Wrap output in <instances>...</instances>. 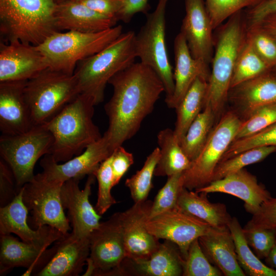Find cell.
<instances>
[{
    "label": "cell",
    "mask_w": 276,
    "mask_h": 276,
    "mask_svg": "<svg viewBox=\"0 0 276 276\" xmlns=\"http://www.w3.org/2000/svg\"><path fill=\"white\" fill-rule=\"evenodd\" d=\"M24 93L34 126L47 123L80 94L74 74L50 67L27 80Z\"/></svg>",
    "instance_id": "52a82bcc"
},
{
    "label": "cell",
    "mask_w": 276,
    "mask_h": 276,
    "mask_svg": "<svg viewBox=\"0 0 276 276\" xmlns=\"http://www.w3.org/2000/svg\"><path fill=\"white\" fill-rule=\"evenodd\" d=\"M221 275V271L209 261L203 253L198 239L193 241L185 261L182 276Z\"/></svg>",
    "instance_id": "f35d334b"
},
{
    "label": "cell",
    "mask_w": 276,
    "mask_h": 276,
    "mask_svg": "<svg viewBox=\"0 0 276 276\" xmlns=\"http://www.w3.org/2000/svg\"><path fill=\"white\" fill-rule=\"evenodd\" d=\"M271 70L255 51L246 33L236 59L231 88Z\"/></svg>",
    "instance_id": "836d02e7"
},
{
    "label": "cell",
    "mask_w": 276,
    "mask_h": 276,
    "mask_svg": "<svg viewBox=\"0 0 276 276\" xmlns=\"http://www.w3.org/2000/svg\"><path fill=\"white\" fill-rule=\"evenodd\" d=\"M275 122L276 103L258 109L249 117L242 120L235 140L254 134Z\"/></svg>",
    "instance_id": "7bdbcfd3"
},
{
    "label": "cell",
    "mask_w": 276,
    "mask_h": 276,
    "mask_svg": "<svg viewBox=\"0 0 276 276\" xmlns=\"http://www.w3.org/2000/svg\"><path fill=\"white\" fill-rule=\"evenodd\" d=\"M50 248L48 262L35 276H77L89 256V239L78 238L67 233Z\"/></svg>",
    "instance_id": "ffe728a7"
},
{
    "label": "cell",
    "mask_w": 276,
    "mask_h": 276,
    "mask_svg": "<svg viewBox=\"0 0 276 276\" xmlns=\"http://www.w3.org/2000/svg\"><path fill=\"white\" fill-rule=\"evenodd\" d=\"M78 1V2H79V1H80L81 0H55L56 3H60V2H65V1Z\"/></svg>",
    "instance_id": "db71d44e"
},
{
    "label": "cell",
    "mask_w": 276,
    "mask_h": 276,
    "mask_svg": "<svg viewBox=\"0 0 276 276\" xmlns=\"http://www.w3.org/2000/svg\"><path fill=\"white\" fill-rule=\"evenodd\" d=\"M252 215L243 228H268L276 232V198L264 201Z\"/></svg>",
    "instance_id": "f6af8a7d"
},
{
    "label": "cell",
    "mask_w": 276,
    "mask_h": 276,
    "mask_svg": "<svg viewBox=\"0 0 276 276\" xmlns=\"http://www.w3.org/2000/svg\"><path fill=\"white\" fill-rule=\"evenodd\" d=\"M95 105L91 98L80 94L44 124L53 137L50 154L56 162L71 159L102 137L93 120Z\"/></svg>",
    "instance_id": "7a4b0ae2"
},
{
    "label": "cell",
    "mask_w": 276,
    "mask_h": 276,
    "mask_svg": "<svg viewBox=\"0 0 276 276\" xmlns=\"http://www.w3.org/2000/svg\"><path fill=\"white\" fill-rule=\"evenodd\" d=\"M241 122V119L233 110L222 114L197 157L183 172L185 188L195 190L212 181L215 169L235 139Z\"/></svg>",
    "instance_id": "30bf717a"
},
{
    "label": "cell",
    "mask_w": 276,
    "mask_h": 276,
    "mask_svg": "<svg viewBox=\"0 0 276 276\" xmlns=\"http://www.w3.org/2000/svg\"><path fill=\"white\" fill-rule=\"evenodd\" d=\"M53 141L52 134L44 124L34 126L19 134L1 135V158L12 170L19 189L34 177L36 162L50 154Z\"/></svg>",
    "instance_id": "ba28073f"
},
{
    "label": "cell",
    "mask_w": 276,
    "mask_h": 276,
    "mask_svg": "<svg viewBox=\"0 0 276 276\" xmlns=\"http://www.w3.org/2000/svg\"><path fill=\"white\" fill-rule=\"evenodd\" d=\"M261 0H205V7L213 29L237 12L252 7Z\"/></svg>",
    "instance_id": "60d3db41"
},
{
    "label": "cell",
    "mask_w": 276,
    "mask_h": 276,
    "mask_svg": "<svg viewBox=\"0 0 276 276\" xmlns=\"http://www.w3.org/2000/svg\"><path fill=\"white\" fill-rule=\"evenodd\" d=\"M265 261L267 266L276 271V242L265 258Z\"/></svg>",
    "instance_id": "f5cc1de1"
},
{
    "label": "cell",
    "mask_w": 276,
    "mask_h": 276,
    "mask_svg": "<svg viewBox=\"0 0 276 276\" xmlns=\"http://www.w3.org/2000/svg\"><path fill=\"white\" fill-rule=\"evenodd\" d=\"M273 152H276L275 147H258L246 150L220 162L215 169L212 181L222 179L247 165L259 163Z\"/></svg>",
    "instance_id": "d590c367"
},
{
    "label": "cell",
    "mask_w": 276,
    "mask_h": 276,
    "mask_svg": "<svg viewBox=\"0 0 276 276\" xmlns=\"http://www.w3.org/2000/svg\"><path fill=\"white\" fill-rule=\"evenodd\" d=\"M247 36L255 51L271 68L276 64V40L260 26L247 27Z\"/></svg>",
    "instance_id": "b9f144b4"
},
{
    "label": "cell",
    "mask_w": 276,
    "mask_h": 276,
    "mask_svg": "<svg viewBox=\"0 0 276 276\" xmlns=\"http://www.w3.org/2000/svg\"><path fill=\"white\" fill-rule=\"evenodd\" d=\"M262 146L276 147V122L254 134L234 140L220 162L246 150Z\"/></svg>",
    "instance_id": "74e56055"
},
{
    "label": "cell",
    "mask_w": 276,
    "mask_h": 276,
    "mask_svg": "<svg viewBox=\"0 0 276 276\" xmlns=\"http://www.w3.org/2000/svg\"><path fill=\"white\" fill-rule=\"evenodd\" d=\"M111 161V155L100 164L94 174L98 183V198L95 208L101 215L117 203L111 194V190L114 187Z\"/></svg>",
    "instance_id": "ab89813d"
},
{
    "label": "cell",
    "mask_w": 276,
    "mask_h": 276,
    "mask_svg": "<svg viewBox=\"0 0 276 276\" xmlns=\"http://www.w3.org/2000/svg\"><path fill=\"white\" fill-rule=\"evenodd\" d=\"M244 235L248 245L260 259L266 258L276 242V232L268 228L244 229Z\"/></svg>",
    "instance_id": "ee69618b"
},
{
    "label": "cell",
    "mask_w": 276,
    "mask_h": 276,
    "mask_svg": "<svg viewBox=\"0 0 276 276\" xmlns=\"http://www.w3.org/2000/svg\"><path fill=\"white\" fill-rule=\"evenodd\" d=\"M200 246L209 260L225 276H245L235 251V245L228 227H212L198 238Z\"/></svg>",
    "instance_id": "83f0119b"
},
{
    "label": "cell",
    "mask_w": 276,
    "mask_h": 276,
    "mask_svg": "<svg viewBox=\"0 0 276 276\" xmlns=\"http://www.w3.org/2000/svg\"><path fill=\"white\" fill-rule=\"evenodd\" d=\"M146 227L159 240L170 241L177 245L185 260L192 242L208 233L212 228L205 222L177 208L148 218Z\"/></svg>",
    "instance_id": "4fadbf2b"
},
{
    "label": "cell",
    "mask_w": 276,
    "mask_h": 276,
    "mask_svg": "<svg viewBox=\"0 0 276 276\" xmlns=\"http://www.w3.org/2000/svg\"><path fill=\"white\" fill-rule=\"evenodd\" d=\"M246 33V20L241 11L229 17L222 26L215 41L204 107H210L216 118L221 115L228 101L236 59Z\"/></svg>",
    "instance_id": "277c9868"
},
{
    "label": "cell",
    "mask_w": 276,
    "mask_h": 276,
    "mask_svg": "<svg viewBox=\"0 0 276 276\" xmlns=\"http://www.w3.org/2000/svg\"><path fill=\"white\" fill-rule=\"evenodd\" d=\"M108 83L113 94L104 106L108 127L104 134L112 153L137 133L165 87L156 73L141 62L118 73Z\"/></svg>",
    "instance_id": "6da1fadb"
},
{
    "label": "cell",
    "mask_w": 276,
    "mask_h": 276,
    "mask_svg": "<svg viewBox=\"0 0 276 276\" xmlns=\"http://www.w3.org/2000/svg\"><path fill=\"white\" fill-rule=\"evenodd\" d=\"M258 25L260 26L276 40V12L265 16Z\"/></svg>",
    "instance_id": "816d5d0a"
},
{
    "label": "cell",
    "mask_w": 276,
    "mask_h": 276,
    "mask_svg": "<svg viewBox=\"0 0 276 276\" xmlns=\"http://www.w3.org/2000/svg\"><path fill=\"white\" fill-rule=\"evenodd\" d=\"M124 0H81L79 1L102 15L117 18Z\"/></svg>",
    "instance_id": "681fc988"
},
{
    "label": "cell",
    "mask_w": 276,
    "mask_h": 276,
    "mask_svg": "<svg viewBox=\"0 0 276 276\" xmlns=\"http://www.w3.org/2000/svg\"><path fill=\"white\" fill-rule=\"evenodd\" d=\"M18 188L13 173L8 165L0 159V205L11 202L18 194Z\"/></svg>",
    "instance_id": "bcb514c9"
},
{
    "label": "cell",
    "mask_w": 276,
    "mask_h": 276,
    "mask_svg": "<svg viewBox=\"0 0 276 276\" xmlns=\"http://www.w3.org/2000/svg\"><path fill=\"white\" fill-rule=\"evenodd\" d=\"M228 227L234 241L238 262L246 275L276 276V271L262 262L250 249L236 217H232Z\"/></svg>",
    "instance_id": "1f68e13d"
},
{
    "label": "cell",
    "mask_w": 276,
    "mask_h": 276,
    "mask_svg": "<svg viewBox=\"0 0 276 276\" xmlns=\"http://www.w3.org/2000/svg\"><path fill=\"white\" fill-rule=\"evenodd\" d=\"M95 176L88 175L83 189L79 186L80 179L72 178L65 181L61 189V199L64 209L72 224V233L78 238H88L91 233L100 224L101 215L89 202L91 186Z\"/></svg>",
    "instance_id": "9a60e30c"
},
{
    "label": "cell",
    "mask_w": 276,
    "mask_h": 276,
    "mask_svg": "<svg viewBox=\"0 0 276 276\" xmlns=\"http://www.w3.org/2000/svg\"><path fill=\"white\" fill-rule=\"evenodd\" d=\"M49 250L20 241L11 234L1 235L0 275L22 267L27 270L22 275H35L47 263Z\"/></svg>",
    "instance_id": "d4e9b609"
},
{
    "label": "cell",
    "mask_w": 276,
    "mask_h": 276,
    "mask_svg": "<svg viewBox=\"0 0 276 276\" xmlns=\"http://www.w3.org/2000/svg\"><path fill=\"white\" fill-rule=\"evenodd\" d=\"M185 261L177 245L165 240L148 259L125 258L117 276H180L182 275Z\"/></svg>",
    "instance_id": "44dd1931"
},
{
    "label": "cell",
    "mask_w": 276,
    "mask_h": 276,
    "mask_svg": "<svg viewBox=\"0 0 276 276\" xmlns=\"http://www.w3.org/2000/svg\"><path fill=\"white\" fill-rule=\"evenodd\" d=\"M135 36L133 31L122 33L103 50L77 64L74 75L80 94L91 98L96 105L103 101L110 79L134 63Z\"/></svg>",
    "instance_id": "5b68a950"
},
{
    "label": "cell",
    "mask_w": 276,
    "mask_h": 276,
    "mask_svg": "<svg viewBox=\"0 0 276 276\" xmlns=\"http://www.w3.org/2000/svg\"><path fill=\"white\" fill-rule=\"evenodd\" d=\"M243 120L258 109L276 103V76L271 71L230 89L228 101Z\"/></svg>",
    "instance_id": "603a6c76"
},
{
    "label": "cell",
    "mask_w": 276,
    "mask_h": 276,
    "mask_svg": "<svg viewBox=\"0 0 276 276\" xmlns=\"http://www.w3.org/2000/svg\"><path fill=\"white\" fill-rule=\"evenodd\" d=\"M186 15L180 33L192 56L209 66L214 52L215 41L210 16L203 0H185Z\"/></svg>",
    "instance_id": "2e32d148"
},
{
    "label": "cell",
    "mask_w": 276,
    "mask_h": 276,
    "mask_svg": "<svg viewBox=\"0 0 276 276\" xmlns=\"http://www.w3.org/2000/svg\"><path fill=\"white\" fill-rule=\"evenodd\" d=\"M174 89L171 98L165 102L171 108L177 106L197 77L208 81L211 75L210 67L192 56L186 40L180 32L174 39Z\"/></svg>",
    "instance_id": "484cf974"
},
{
    "label": "cell",
    "mask_w": 276,
    "mask_h": 276,
    "mask_svg": "<svg viewBox=\"0 0 276 276\" xmlns=\"http://www.w3.org/2000/svg\"><path fill=\"white\" fill-rule=\"evenodd\" d=\"M152 201L134 203L121 212L126 258L132 260L146 259L158 249L160 242L146 227Z\"/></svg>",
    "instance_id": "ac0fdd59"
},
{
    "label": "cell",
    "mask_w": 276,
    "mask_h": 276,
    "mask_svg": "<svg viewBox=\"0 0 276 276\" xmlns=\"http://www.w3.org/2000/svg\"><path fill=\"white\" fill-rule=\"evenodd\" d=\"M121 25L95 33L58 31L36 46L49 67L73 75L77 64L100 52L122 34Z\"/></svg>",
    "instance_id": "8992f818"
},
{
    "label": "cell",
    "mask_w": 276,
    "mask_h": 276,
    "mask_svg": "<svg viewBox=\"0 0 276 276\" xmlns=\"http://www.w3.org/2000/svg\"><path fill=\"white\" fill-rule=\"evenodd\" d=\"M55 16L60 31L99 32L116 26L118 21L117 18L102 15L80 2L72 1L57 3Z\"/></svg>",
    "instance_id": "4316f807"
},
{
    "label": "cell",
    "mask_w": 276,
    "mask_h": 276,
    "mask_svg": "<svg viewBox=\"0 0 276 276\" xmlns=\"http://www.w3.org/2000/svg\"><path fill=\"white\" fill-rule=\"evenodd\" d=\"M49 67L36 46L20 41L0 44V82L28 80Z\"/></svg>",
    "instance_id": "d6986e66"
},
{
    "label": "cell",
    "mask_w": 276,
    "mask_h": 276,
    "mask_svg": "<svg viewBox=\"0 0 276 276\" xmlns=\"http://www.w3.org/2000/svg\"><path fill=\"white\" fill-rule=\"evenodd\" d=\"M160 157L159 147L155 148L147 156L143 167L125 182L134 203L147 200L153 185L152 177Z\"/></svg>",
    "instance_id": "e575fe53"
},
{
    "label": "cell",
    "mask_w": 276,
    "mask_h": 276,
    "mask_svg": "<svg viewBox=\"0 0 276 276\" xmlns=\"http://www.w3.org/2000/svg\"><path fill=\"white\" fill-rule=\"evenodd\" d=\"M111 156L113 184L115 186L133 164L134 157L131 153L126 151L122 146L113 150Z\"/></svg>",
    "instance_id": "7dc6e473"
},
{
    "label": "cell",
    "mask_w": 276,
    "mask_h": 276,
    "mask_svg": "<svg viewBox=\"0 0 276 276\" xmlns=\"http://www.w3.org/2000/svg\"><path fill=\"white\" fill-rule=\"evenodd\" d=\"M63 183L47 180L39 173L22 187L23 202L31 214L28 219L30 226L37 229L49 225L63 234L68 233L70 222L61 199Z\"/></svg>",
    "instance_id": "8fae6325"
},
{
    "label": "cell",
    "mask_w": 276,
    "mask_h": 276,
    "mask_svg": "<svg viewBox=\"0 0 276 276\" xmlns=\"http://www.w3.org/2000/svg\"><path fill=\"white\" fill-rule=\"evenodd\" d=\"M216 119L211 108L206 106L189 126L180 146L191 161L195 160L199 154L214 126Z\"/></svg>",
    "instance_id": "d6a6232c"
},
{
    "label": "cell",
    "mask_w": 276,
    "mask_h": 276,
    "mask_svg": "<svg viewBox=\"0 0 276 276\" xmlns=\"http://www.w3.org/2000/svg\"><path fill=\"white\" fill-rule=\"evenodd\" d=\"M208 82L197 77L175 108L176 120L173 131L180 145L189 126L203 109Z\"/></svg>",
    "instance_id": "4dcf8cb0"
},
{
    "label": "cell",
    "mask_w": 276,
    "mask_h": 276,
    "mask_svg": "<svg viewBox=\"0 0 276 276\" xmlns=\"http://www.w3.org/2000/svg\"><path fill=\"white\" fill-rule=\"evenodd\" d=\"M55 0H0L1 34L7 43L37 46L57 28Z\"/></svg>",
    "instance_id": "3957f363"
},
{
    "label": "cell",
    "mask_w": 276,
    "mask_h": 276,
    "mask_svg": "<svg viewBox=\"0 0 276 276\" xmlns=\"http://www.w3.org/2000/svg\"><path fill=\"white\" fill-rule=\"evenodd\" d=\"M168 0H159L155 10L149 14L145 24L135 36V48L141 62L151 68L165 87L166 98L173 95L174 81L166 44L165 12Z\"/></svg>",
    "instance_id": "9c48e42d"
},
{
    "label": "cell",
    "mask_w": 276,
    "mask_h": 276,
    "mask_svg": "<svg viewBox=\"0 0 276 276\" xmlns=\"http://www.w3.org/2000/svg\"><path fill=\"white\" fill-rule=\"evenodd\" d=\"M112 152L105 134L89 145L81 154L59 164L50 154H47L40 162L42 168L41 175L45 179L64 183L72 179H82L86 175H94L100 164Z\"/></svg>",
    "instance_id": "5bb4252c"
},
{
    "label": "cell",
    "mask_w": 276,
    "mask_h": 276,
    "mask_svg": "<svg viewBox=\"0 0 276 276\" xmlns=\"http://www.w3.org/2000/svg\"><path fill=\"white\" fill-rule=\"evenodd\" d=\"M276 12V0H261L246 9L244 14L247 27L258 25L267 15Z\"/></svg>",
    "instance_id": "c3c4849f"
},
{
    "label": "cell",
    "mask_w": 276,
    "mask_h": 276,
    "mask_svg": "<svg viewBox=\"0 0 276 276\" xmlns=\"http://www.w3.org/2000/svg\"><path fill=\"white\" fill-rule=\"evenodd\" d=\"M157 140L160 157L154 170V176L168 177L183 172L191 167L192 161L183 152L173 130L167 128L160 130Z\"/></svg>",
    "instance_id": "f546056e"
},
{
    "label": "cell",
    "mask_w": 276,
    "mask_h": 276,
    "mask_svg": "<svg viewBox=\"0 0 276 276\" xmlns=\"http://www.w3.org/2000/svg\"><path fill=\"white\" fill-rule=\"evenodd\" d=\"M208 193H197L184 187L180 191L177 208L205 222L214 228L228 227L232 217L226 205L221 203H212L207 197Z\"/></svg>",
    "instance_id": "f1b7e54d"
},
{
    "label": "cell",
    "mask_w": 276,
    "mask_h": 276,
    "mask_svg": "<svg viewBox=\"0 0 276 276\" xmlns=\"http://www.w3.org/2000/svg\"><path fill=\"white\" fill-rule=\"evenodd\" d=\"M148 0H124L123 6L117 15L118 20L125 23L130 22L137 13H146L149 6Z\"/></svg>",
    "instance_id": "f907efd6"
},
{
    "label": "cell",
    "mask_w": 276,
    "mask_h": 276,
    "mask_svg": "<svg viewBox=\"0 0 276 276\" xmlns=\"http://www.w3.org/2000/svg\"><path fill=\"white\" fill-rule=\"evenodd\" d=\"M271 71L276 76V64L272 68Z\"/></svg>",
    "instance_id": "11a10c76"
},
{
    "label": "cell",
    "mask_w": 276,
    "mask_h": 276,
    "mask_svg": "<svg viewBox=\"0 0 276 276\" xmlns=\"http://www.w3.org/2000/svg\"><path fill=\"white\" fill-rule=\"evenodd\" d=\"M89 239L90 254L86 264L93 276H116L126 258L121 212L101 223Z\"/></svg>",
    "instance_id": "7c38bea8"
},
{
    "label": "cell",
    "mask_w": 276,
    "mask_h": 276,
    "mask_svg": "<svg viewBox=\"0 0 276 276\" xmlns=\"http://www.w3.org/2000/svg\"><path fill=\"white\" fill-rule=\"evenodd\" d=\"M26 81L0 82V130L3 135L19 134L34 126L25 96Z\"/></svg>",
    "instance_id": "7402d4cb"
},
{
    "label": "cell",
    "mask_w": 276,
    "mask_h": 276,
    "mask_svg": "<svg viewBox=\"0 0 276 276\" xmlns=\"http://www.w3.org/2000/svg\"><path fill=\"white\" fill-rule=\"evenodd\" d=\"M182 174L181 172L168 177L152 201L149 218L177 208L179 195L183 187Z\"/></svg>",
    "instance_id": "8d00e7d4"
},
{
    "label": "cell",
    "mask_w": 276,
    "mask_h": 276,
    "mask_svg": "<svg viewBox=\"0 0 276 276\" xmlns=\"http://www.w3.org/2000/svg\"><path fill=\"white\" fill-rule=\"evenodd\" d=\"M197 193L219 192L237 197L244 202L245 210L254 214L264 201L272 197L257 177L243 168L224 178L211 181L208 185L195 190Z\"/></svg>",
    "instance_id": "cb8c5ba5"
},
{
    "label": "cell",
    "mask_w": 276,
    "mask_h": 276,
    "mask_svg": "<svg viewBox=\"0 0 276 276\" xmlns=\"http://www.w3.org/2000/svg\"><path fill=\"white\" fill-rule=\"evenodd\" d=\"M28 213L23 202L21 188L11 202L0 208V235L13 233L21 241L45 249L63 236L49 225L32 229L28 222Z\"/></svg>",
    "instance_id": "e0dca14e"
}]
</instances>
